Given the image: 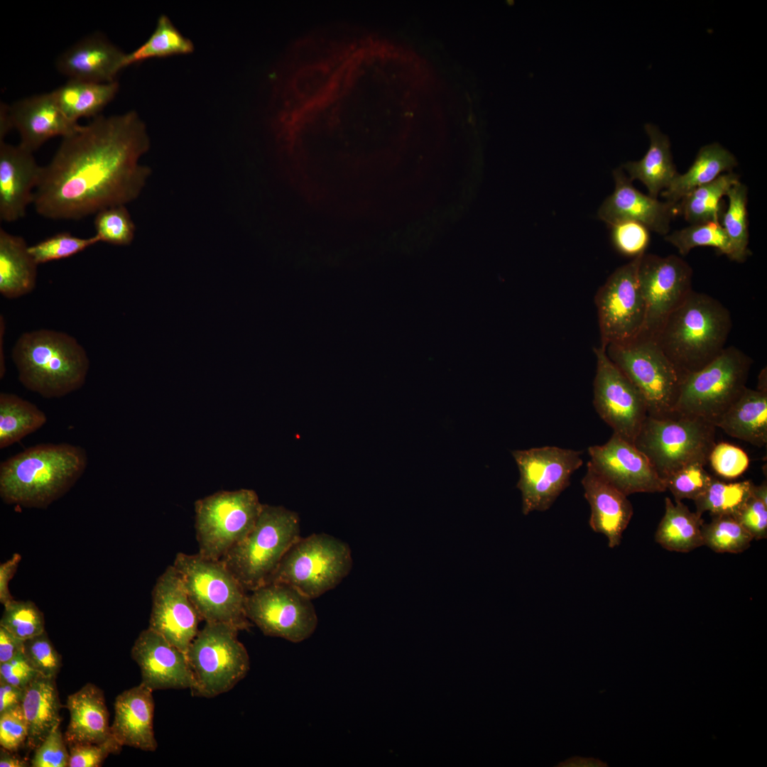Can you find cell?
<instances>
[{
    "mask_svg": "<svg viewBox=\"0 0 767 767\" xmlns=\"http://www.w3.org/2000/svg\"><path fill=\"white\" fill-rule=\"evenodd\" d=\"M610 227L611 241L619 253L633 259L645 253L650 241V230L646 227L631 220L618 222Z\"/></svg>",
    "mask_w": 767,
    "mask_h": 767,
    "instance_id": "7dc6e473",
    "label": "cell"
},
{
    "mask_svg": "<svg viewBox=\"0 0 767 767\" xmlns=\"http://www.w3.org/2000/svg\"><path fill=\"white\" fill-rule=\"evenodd\" d=\"M756 540L767 537V505L752 494L734 516Z\"/></svg>",
    "mask_w": 767,
    "mask_h": 767,
    "instance_id": "f5cc1de1",
    "label": "cell"
},
{
    "mask_svg": "<svg viewBox=\"0 0 767 767\" xmlns=\"http://www.w3.org/2000/svg\"><path fill=\"white\" fill-rule=\"evenodd\" d=\"M40 675L28 663L23 651L0 663V680L24 689Z\"/></svg>",
    "mask_w": 767,
    "mask_h": 767,
    "instance_id": "db71d44e",
    "label": "cell"
},
{
    "mask_svg": "<svg viewBox=\"0 0 767 767\" xmlns=\"http://www.w3.org/2000/svg\"><path fill=\"white\" fill-rule=\"evenodd\" d=\"M126 53L104 35L92 33L59 55L55 66L68 80L99 83L116 81Z\"/></svg>",
    "mask_w": 767,
    "mask_h": 767,
    "instance_id": "cb8c5ba5",
    "label": "cell"
},
{
    "mask_svg": "<svg viewBox=\"0 0 767 767\" xmlns=\"http://www.w3.org/2000/svg\"><path fill=\"white\" fill-rule=\"evenodd\" d=\"M151 689L140 683L119 694L114 702L111 734L121 746L146 751L158 747L153 731L154 700Z\"/></svg>",
    "mask_w": 767,
    "mask_h": 767,
    "instance_id": "484cf974",
    "label": "cell"
},
{
    "mask_svg": "<svg viewBox=\"0 0 767 767\" xmlns=\"http://www.w3.org/2000/svg\"><path fill=\"white\" fill-rule=\"evenodd\" d=\"M66 707L70 722L65 734L67 745L102 743L113 737L103 691L92 683L70 695Z\"/></svg>",
    "mask_w": 767,
    "mask_h": 767,
    "instance_id": "4316f807",
    "label": "cell"
},
{
    "mask_svg": "<svg viewBox=\"0 0 767 767\" xmlns=\"http://www.w3.org/2000/svg\"><path fill=\"white\" fill-rule=\"evenodd\" d=\"M21 560V555L14 553L9 560L0 565V602L4 606L14 599L10 593L9 584L13 577Z\"/></svg>",
    "mask_w": 767,
    "mask_h": 767,
    "instance_id": "11a10c76",
    "label": "cell"
},
{
    "mask_svg": "<svg viewBox=\"0 0 767 767\" xmlns=\"http://www.w3.org/2000/svg\"><path fill=\"white\" fill-rule=\"evenodd\" d=\"M739 181V175L731 171L693 189L679 201V214L691 224L721 222L724 212L722 198Z\"/></svg>",
    "mask_w": 767,
    "mask_h": 767,
    "instance_id": "e575fe53",
    "label": "cell"
},
{
    "mask_svg": "<svg viewBox=\"0 0 767 767\" xmlns=\"http://www.w3.org/2000/svg\"><path fill=\"white\" fill-rule=\"evenodd\" d=\"M754 497L761 501L764 504L767 505V483L765 480L760 485L756 486L755 484L752 489V494Z\"/></svg>",
    "mask_w": 767,
    "mask_h": 767,
    "instance_id": "6125c7cd",
    "label": "cell"
},
{
    "mask_svg": "<svg viewBox=\"0 0 767 767\" xmlns=\"http://www.w3.org/2000/svg\"><path fill=\"white\" fill-rule=\"evenodd\" d=\"M119 87L116 80L99 83L68 80L52 93L65 116L78 122L81 118L99 116L103 109L115 97Z\"/></svg>",
    "mask_w": 767,
    "mask_h": 767,
    "instance_id": "836d02e7",
    "label": "cell"
},
{
    "mask_svg": "<svg viewBox=\"0 0 767 767\" xmlns=\"http://www.w3.org/2000/svg\"><path fill=\"white\" fill-rule=\"evenodd\" d=\"M8 110L12 127L20 135L19 145L33 153L50 138H65L80 126L65 116L52 92L16 101Z\"/></svg>",
    "mask_w": 767,
    "mask_h": 767,
    "instance_id": "603a6c76",
    "label": "cell"
},
{
    "mask_svg": "<svg viewBox=\"0 0 767 767\" xmlns=\"http://www.w3.org/2000/svg\"><path fill=\"white\" fill-rule=\"evenodd\" d=\"M24 641L0 626V663H5L23 651Z\"/></svg>",
    "mask_w": 767,
    "mask_h": 767,
    "instance_id": "9f6ffc18",
    "label": "cell"
},
{
    "mask_svg": "<svg viewBox=\"0 0 767 767\" xmlns=\"http://www.w3.org/2000/svg\"><path fill=\"white\" fill-rule=\"evenodd\" d=\"M45 413L35 404L10 393L0 394V449L21 441L42 428Z\"/></svg>",
    "mask_w": 767,
    "mask_h": 767,
    "instance_id": "d590c367",
    "label": "cell"
},
{
    "mask_svg": "<svg viewBox=\"0 0 767 767\" xmlns=\"http://www.w3.org/2000/svg\"><path fill=\"white\" fill-rule=\"evenodd\" d=\"M28 729L21 705L0 714V744L11 752L17 751L26 741Z\"/></svg>",
    "mask_w": 767,
    "mask_h": 767,
    "instance_id": "816d5d0a",
    "label": "cell"
},
{
    "mask_svg": "<svg viewBox=\"0 0 767 767\" xmlns=\"http://www.w3.org/2000/svg\"><path fill=\"white\" fill-rule=\"evenodd\" d=\"M713 477L700 464H689L663 479L675 501L696 500L707 489Z\"/></svg>",
    "mask_w": 767,
    "mask_h": 767,
    "instance_id": "f6af8a7d",
    "label": "cell"
},
{
    "mask_svg": "<svg viewBox=\"0 0 767 767\" xmlns=\"http://www.w3.org/2000/svg\"><path fill=\"white\" fill-rule=\"evenodd\" d=\"M581 483L590 507L591 529L605 535L609 548L619 546L633 514L628 496L601 477L589 462Z\"/></svg>",
    "mask_w": 767,
    "mask_h": 767,
    "instance_id": "d4e9b609",
    "label": "cell"
},
{
    "mask_svg": "<svg viewBox=\"0 0 767 767\" xmlns=\"http://www.w3.org/2000/svg\"><path fill=\"white\" fill-rule=\"evenodd\" d=\"M94 225L100 242L127 246L134 238L135 224L125 205L112 206L98 212Z\"/></svg>",
    "mask_w": 767,
    "mask_h": 767,
    "instance_id": "7bdbcfd3",
    "label": "cell"
},
{
    "mask_svg": "<svg viewBox=\"0 0 767 767\" xmlns=\"http://www.w3.org/2000/svg\"><path fill=\"white\" fill-rule=\"evenodd\" d=\"M23 653L40 675L56 678L62 666V659L45 631L25 640Z\"/></svg>",
    "mask_w": 767,
    "mask_h": 767,
    "instance_id": "bcb514c9",
    "label": "cell"
},
{
    "mask_svg": "<svg viewBox=\"0 0 767 767\" xmlns=\"http://www.w3.org/2000/svg\"><path fill=\"white\" fill-rule=\"evenodd\" d=\"M131 657L140 668L141 683L152 691L195 687L187 654L148 627L135 641Z\"/></svg>",
    "mask_w": 767,
    "mask_h": 767,
    "instance_id": "ffe728a7",
    "label": "cell"
},
{
    "mask_svg": "<svg viewBox=\"0 0 767 767\" xmlns=\"http://www.w3.org/2000/svg\"><path fill=\"white\" fill-rule=\"evenodd\" d=\"M727 435L756 447L767 443V391L748 387L716 425Z\"/></svg>",
    "mask_w": 767,
    "mask_h": 767,
    "instance_id": "4dcf8cb0",
    "label": "cell"
},
{
    "mask_svg": "<svg viewBox=\"0 0 767 767\" xmlns=\"http://www.w3.org/2000/svg\"><path fill=\"white\" fill-rule=\"evenodd\" d=\"M24 689L0 680V714L21 705Z\"/></svg>",
    "mask_w": 767,
    "mask_h": 767,
    "instance_id": "6f0895ef",
    "label": "cell"
},
{
    "mask_svg": "<svg viewBox=\"0 0 767 767\" xmlns=\"http://www.w3.org/2000/svg\"><path fill=\"white\" fill-rule=\"evenodd\" d=\"M702 534L704 545L719 553H742L754 539L734 516L727 515L714 516L703 523Z\"/></svg>",
    "mask_w": 767,
    "mask_h": 767,
    "instance_id": "60d3db41",
    "label": "cell"
},
{
    "mask_svg": "<svg viewBox=\"0 0 767 767\" xmlns=\"http://www.w3.org/2000/svg\"><path fill=\"white\" fill-rule=\"evenodd\" d=\"M202 619L173 565L157 579L152 591L148 628L187 654Z\"/></svg>",
    "mask_w": 767,
    "mask_h": 767,
    "instance_id": "d6986e66",
    "label": "cell"
},
{
    "mask_svg": "<svg viewBox=\"0 0 767 767\" xmlns=\"http://www.w3.org/2000/svg\"><path fill=\"white\" fill-rule=\"evenodd\" d=\"M587 452L594 471L626 496L666 490L646 456L614 433L606 443L590 446Z\"/></svg>",
    "mask_w": 767,
    "mask_h": 767,
    "instance_id": "ac0fdd59",
    "label": "cell"
},
{
    "mask_svg": "<svg viewBox=\"0 0 767 767\" xmlns=\"http://www.w3.org/2000/svg\"><path fill=\"white\" fill-rule=\"evenodd\" d=\"M766 370L763 369L760 374L758 390L767 391L766 389Z\"/></svg>",
    "mask_w": 767,
    "mask_h": 767,
    "instance_id": "be15d7a7",
    "label": "cell"
},
{
    "mask_svg": "<svg viewBox=\"0 0 767 767\" xmlns=\"http://www.w3.org/2000/svg\"><path fill=\"white\" fill-rule=\"evenodd\" d=\"M596 373L593 405L613 433L633 443L648 416L645 400L635 385L611 361L605 349L594 348Z\"/></svg>",
    "mask_w": 767,
    "mask_h": 767,
    "instance_id": "2e32d148",
    "label": "cell"
},
{
    "mask_svg": "<svg viewBox=\"0 0 767 767\" xmlns=\"http://www.w3.org/2000/svg\"><path fill=\"white\" fill-rule=\"evenodd\" d=\"M1 119H0V141H4L5 136L7 133L13 129L11 120L9 118L8 105L4 104L1 105Z\"/></svg>",
    "mask_w": 767,
    "mask_h": 767,
    "instance_id": "94428289",
    "label": "cell"
},
{
    "mask_svg": "<svg viewBox=\"0 0 767 767\" xmlns=\"http://www.w3.org/2000/svg\"><path fill=\"white\" fill-rule=\"evenodd\" d=\"M300 533L297 513L263 504L254 528L221 560L245 590L251 592L268 582Z\"/></svg>",
    "mask_w": 767,
    "mask_h": 767,
    "instance_id": "5b68a950",
    "label": "cell"
},
{
    "mask_svg": "<svg viewBox=\"0 0 767 767\" xmlns=\"http://www.w3.org/2000/svg\"><path fill=\"white\" fill-rule=\"evenodd\" d=\"M60 725L55 727L35 749L33 767H68L70 753Z\"/></svg>",
    "mask_w": 767,
    "mask_h": 767,
    "instance_id": "681fc988",
    "label": "cell"
},
{
    "mask_svg": "<svg viewBox=\"0 0 767 767\" xmlns=\"http://www.w3.org/2000/svg\"><path fill=\"white\" fill-rule=\"evenodd\" d=\"M173 565L202 620L249 629L246 591L221 560L178 553Z\"/></svg>",
    "mask_w": 767,
    "mask_h": 767,
    "instance_id": "52a82bcc",
    "label": "cell"
},
{
    "mask_svg": "<svg viewBox=\"0 0 767 767\" xmlns=\"http://www.w3.org/2000/svg\"><path fill=\"white\" fill-rule=\"evenodd\" d=\"M736 165L735 156L719 143L705 145L700 149L689 169L685 173H678L660 194L666 201L678 202L693 189L732 171Z\"/></svg>",
    "mask_w": 767,
    "mask_h": 767,
    "instance_id": "1f68e13d",
    "label": "cell"
},
{
    "mask_svg": "<svg viewBox=\"0 0 767 767\" xmlns=\"http://www.w3.org/2000/svg\"><path fill=\"white\" fill-rule=\"evenodd\" d=\"M702 515L691 511L681 501L665 499V513L655 534L656 541L663 548L688 553L704 545Z\"/></svg>",
    "mask_w": 767,
    "mask_h": 767,
    "instance_id": "d6a6232c",
    "label": "cell"
},
{
    "mask_svg": "<svg viewBox=\"0 0 767 767\" xmlns=\"http://www.w3.org/2000/svg\"><path fill=\"white\" fill-rule=\"evenodd\" d=\"M642 255L616 268L596 293L600 347L604 349L634 338L643 328L646 306L638 279Z\"/></svg>",
    "mask_w": 767,
    "mask_h": 767,
    "instance_id": "9a60e30c",
    "label": "cell"
},
{
    "mask_svg": "<svg viewBox=\"0 0 767 767\" xmlns=\"http://www.w3.org/2000/svg\"><path fill=\"white\" fill-rule=\"evenodd\" d=\"M4 606L0 626L17 638L25 641L45 631L43 614L33 602L13 599Z\"/></svg>",
    "mask_w": 767,
    "mask_h": 767,
    "instance_id": "b9f144b4",
    "label": "cell"
},
{
    "mask_svg": "<svg viewBox=\"0 0 767 767\" xmlns=\"http://www.w3.org/2000/svg\"><path fill=\"white\" fill-rule=\"evenodd\" d=\"M150 148L134 111L99 115L62 140L42 168L33 205L50 219L77 220L136 200L151 173L139 163Z\"/></svg>",
    "mask_w": 767,
    "mask_h": 767,
    "instance_id": "6da1fadb",
    "label": "cell"
},
{
    "mask_svg": "<svg viewBox=\"0 0 767 767\" xmlns=\"http://www.w3.org/2000/svg\"><path fill=\"white\" fill-rule=\"evenodd\" d=\"M193 50L192 42L181 33L168 16L162 14L149 38L136 50L126 53L124 67L150 58L187 54Z\"/></svg>",
    "mask_w": 767,
    "mask_h": 767,
    "instance_id": "8d00e7d4",
    "label": "cell"
},
{
    "mask_svg": "<svg viewBox=\"0 0 767 767\" xmlns=\"http://www.w3.org/2000/svg\"><path fill=\"white\" fill-rule=\"evenodd\" d=\"M754 483L749 480L727 483L712 478L705 491L696 499V511H707L712 516H735L752 494Z\"/></svg>",
    "mask_w": 767,
    "mask_h": 767,
    "instance_id": "74e56055",
    "label": "cell"
},
{
    "mask_svg": "<svg viewBox=\"0 0 767 767\" xmlns=\"http://www.w3.org/2000/svg\"><path fill=\"white\" fill-rule=\"evenodd\" d=\"M98 242L100 241L96 235L81 238L70 232H60L29 246L28 249L39 265L72 256Z\"/></svg>",
    "mask_w": 767,
    "mask_h": 767,
    "instance_id": "ee69618b",
    "label": "cell"
},
{
    "mask_svg": "<svg viewBox=\"0 0 767 767\" xmlns=\"http://www.w3.org/2000/svg\"><path fill=\"white\" fill-rule=\"evenodd\" d=\"M615 187L602 204L598 217L609 225L618 222L636 221L650 231L665 236L671 220L679 214V202H662L638 190L622 168L613 171Z\"/></svg>",
    "mask_w": 767,
    "mask_h": 767,
    "instance_id": "44dd1931",
    "label": "cell"
},
{
    "mask_svg": "<svg viewBox=\"0 0 767 767\" xmlns=\"http://www.w3.org/2000/svg\"><path fill=\"white\" fill-rule=\"evenodd\" d=\"M605 350L642 394L648 416L663 418L674 414L681 379L653 337L639 333Z\"/></svg>",
    "mask_w": 767,
    "mask_h": 767,
    "instance_id": "30bf717a",
    "label": "cell"
},
{
    "mask_svg": "<svg viewBox=\"0 0 767 767\" xmlns=\"http://www.w3.org/2000/svg\"><path fill=\"white\" fill-rule=\"evenodd\" d=\"M645 130L650 140L646 153L638 161L626 163L622 169L626 171L631 181H641L646 187L649 196L658 198L678 173L673 161L668 137L651 124H647Z\"/></svg>",
    "mask_w": 767,
    "mask_h": 767,
    "instance_id": "f546056e",
    "label": "cell"
},
{
    "mask_svg": "<svg viewBox=\"0 0 767 767\" xmlns=\"http://www.w3.org/2000/svg\"><path fill=\"white\" fill-rule=\"evenodd\" d=\"M55 678L38 675L25 688L21 703L28 724L27 746L35 750L61 722Z\"/></svg>",
    "mask_w": 767,
    "mask_h": 767,
    "instance_id": "83f0119b",
    "label": "cell"
},
{
    "mask_svg": "<svg viewBox=\"0 0 767 767\" xmlns=\"http://www.w3.org/2000/svg\"><path fill=\"white\" fill-rule=\"evenodd\" d=\"M263 504L251 489L222 491L195 503L199 554L222 557L254 528Z\"/></svg>",
    "mask_w": 767,
    "mask_h": 767,
    "instance_id": "7c38bea8",
    "label": "cell"
},
{
    "mask_svg": "<svg viewBox=\"0 0 767 767\" xmlns=\"http://www.w3.org/2000/svg\"><path fill=\"white\" fill-rule=\"evenodd\" d=\"M240 631L225 623L205 622L187 656L195 687L193 695L214 697L231 690L250 668L249 653L238 639Z\"/></svg>",
    "mask_w": 767,
    "mask_h": 767,
    "instance_id": "8fae6325",
    "label": "cell"
},
{
    "mask_svg": "<svg viewBox=\"0 0 767 767\" xmlns=\"http://www.w3.org/2000/svg\"><path fill=\"white\" fill-rule=\"evenodd\" d=\"M42 168L33 153L19 144L0 141V219L11 222L23 218L33 203Z\"/></svg>",
    "mask_w": 767,
    "mask_h": 767,
    "instance_id": "7402d4cb",
    "label": "cell"
},
{
    "mask_svg": "<svg viewBox=\"0 0 767 767\" xmlns=\"http://www.w3.org/2000/svg\"><path fill=\"white\" fill-rule=\"evenodd\" d=\"M708 462L718 475L734 479L748 469L749 459L740 447L727 442H720L715 444L712 449Z\"/></svg>",
    "mask_w": 767,
    "mask_h": 767,
    "instance_id": "c3c4849f",
    "label": "cell"
},
{
    "mask_svg": "<svg viewBox=\"0 0 767 767\" xmlns=\"http://www.w3.org/2000/svg\"><path fill=\"white\" fill-rule=\"evenodd\" d=\"M665 240L674 246L678 252L686 256L697 246H711L720 254L733 261L731 242L719 222H707L691 224L665 236Z\"/></svg>",
    "mask_w": 767,
    "mask_h": 767,
    "instance_id": "ab89813d",
    "label": "cell"
},
{
    "mask_svg": "<svg viewBox=\"0 0 767 767\" xmlns=\"http://www.w3.org/2000/svg\"><path fill=\"white\" fill-rule=\"evenodd\" d=\"M24 239L0 229V293L15 299L31 293L36 285L38 266Z\"/></svg>",
    "mask_w": 767,
    "mask_h": 767,
    "instance_id": "f1b7e54d",
    "label": "cell"
},
{
    "mask_svg": "<svg viewBox=\"0 0 767 767\" xmlns=\"http://www.w3.org/2000/svg\"><path fill=\"white\" fill-rule=\"evenodd\" d=\"M28 763L23 759L16 756L13 752H11L2 747L0 750V766L1 767H26Z\"/></svg>",
    "mask_w": 767,
    "mask_h": 767,
    "instance_id": "91938a15",
    "label": "cell"
},
{
    "mask_svg": "<svg viewBox=\"0 0 767 767\" xmlns=\"http://www.w3.org/2000/svg\"><path fill=\"white\" fill-rule=\"evenodd\" d=\"M519 470L522 513L548 510L583 464L582 451L556 446L512 450Z\"/></svg>",
    "mask_w": 767,
    "mask_h": 767,
    "instance_id": "4fadbf2b",
    "label": "cell"
},
{
    "mask_svg": "<svg viewBox=\"0 0 767 767\" xmlns=\"http://www.w3.org/2000/svg\"><path fill=\"white\" fill-rule=\"evenodd\" d=\"M752 364L753 359L737 347H725L711 363L682 381L674 413L701 418L716 426L747 388Z\"/></svg>",
    "mask_w": 767,
    "mask_h": 767,
    "instance_id": "ba28073f",
    "label": "cell"
},
{
    "mask_svg": "<svg viewBox=\"0 0 767 767\" xmlns=\"http://www.w3.org/2000/svg\"><path fill=\"white\" fill-rule=\"evenodd\" d=\"M121 746L114 737L102 743L68 745V767H98L110 754H118Z\"/></svg>",
    "mask_w": 767,
    "mask_h": 767,
    "instance_id": "f907efd6",
    "label": "cell"
},
{
    "mask_svg": "<svg viewBox=\"0 0 767 767\" xmlns=\"http://www.w3.org/2000/svg\"><path fill=\"white\" fill-rule=\"evenodd\" d=\"M250 592L246 616L265 636L300 643L315 632L318 619L312 599L295 588L271 582Z\"/></svg>",
    "mask_w": 767,
    "mask_h": 767,
    "instance_id": "5bb4252c",
    "label": "cell"
},
{
    "mask_svg": "<svg viewBox=\"0 0 767 767\" xmlns=\"http://www.w3.org/2000/svg\"><path fill=\"white\" fill-rule=\"evenodd\" d=\"M747 195L746 185L740 181L735 183L727 193L729 204L720 222L731 242L733 261L739 263L744 261L750 255L748 249Z\"/></svg>",
    "mask_w": 767,
    "mask_h": 767,
    "instance_id": "f35d334b",
    "label": "cell"
},
{
    "mask_svg": "<svg viewBox=\"0 0 767 767\" xmlns=\"http://www.w3.org/2000/svg\"><path fill=\"white\" fill-rule=\"evenodd\" d=\"M86 451L68 443L39 444L0 464V495L8 504L43 508L60 497L87 466Z\"/></svg>",
    "mask_w": 767,
    "mask_h": 767,
    "instance_id": "3957f363",
    "label": "cell"
},
{
    "mask_svg": "<svg viewBox=\"0 0 767 767\" xmlns=\"http://www.w3.org/2000/svg\"><path fill=\"white\" fill-rule=\"evenodd\" d=\"M12 359L21 384L45 398L80 389L89 369L88 355L74 337L48 329L23 333L13 346Z\"/></svg>",
    "mask_w": 767,
    "mask_h": 767,
    "instance_id": "277c9868",
    "label": "cell"
},
{
    "mask_svg": "<svg viewBox=\"0 0 767 767\" xmlns=\"http://www.w3.org/2000/svg\"><path fill=\"white\" fill-rule=\"evenodd\" d=\"M731 327L730 312L721 302L692 290L653 337L682 382L720 355Z\"/></svg>",
    "mask_w": 767,
    "mask_h": 767,
    "instance_id": "7a4b0ae2",
    "label": "cell"
},
{
    "mask_svg": "<svg viewBox=\"0 0 767 767\" xmlns=\"http://www.w3.org/2000/svg\"><path fill=\"white\" fill-rule=\"evenodd\" d=\"M352 567L349 545L331 535L300 537L288 550L268 583L288 584L311 599L336 587Z\"/></svg>",
    "mask_w": 767,
    "mask_h": 767,
    "instance_id": "9c48e42d",
    "label": "cell"
},
{
    "mask_svg": "<svg viewBox=\"0 0 767 767\" xmlns=\"http://www.w3.org/2000/svg\"><path fill=\"white\" fill-rule=\"evenodd\" d=\"M692 277L691 266L676 255H642L638 279L646 316L640 333L655 335L666 317L692 290Z\"/></svg>",
    "mask_w": 767,
    "mask_h": 767,
    "instance_id": "e0dca14e",
    "label": "cell"
},
{
    "mask_svg": "<svg viewBox=\"0 0 767 767\" xmlns=\"http://www.w3.org/2000/svg\"><path fill=\"white\" fill-rule=\"evenodd\" d=\"M606 763L594 758H584L574 756L565 761L559 763L556 766L559 767H601L606 766Z\"/></svg>",
    "mask_w": 767,
    "mask_h": 767,
    "instance_id": "680465c9",
    "label": "cell"
},
{
    "mask_svg": "<svg viewBox=\"0 0 767 767\" xmlns=\"http://www.w3.org/2000/svg\"><path fill=\"white\" fill-rule=\"evenodd\" d=\"M716 426L701 418L673 415L647 416L633 444L665 479L692 464L706 465L714 446Z\"/></svg>",
    "mask_w": 767,
    "mask_h": 767,
    "instance_id": "8992f818",
    "label": "cell"
}]
</instances>
